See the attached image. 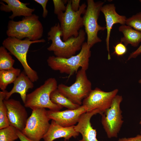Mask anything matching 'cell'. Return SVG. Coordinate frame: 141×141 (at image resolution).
I'll use <instances>...</instances> for the list:
<instances>
[{
  "instance_id": "1",
  "label": "cell",
  "mask_w": 141,
  "mask_h": 141,
  "mask_svg": "<svg viewBox=\"0 0 141 141\" xmlns=\"http://www.w3.org/2000/svg\"><path fill=\"white\" fill-rule=\"evenodd\" d=\"M86 33L84 30L80 29L77 37H72L65 41L61 38L62 33L59 23L51 27L48 33V41L52 43L47 48L49 51H53L55 56L68 58L75 55L80 50L84 42Z\"/></svg>"
},
{
  "instance_id": "2",
  "label": "cell",
  "mask_w": 141,
  "mask_h": 141,
  "mask_svg": "<svg viewBox=\"0 0 141 141\" xmlns=\"http://www.w3.org/2000/svg\"><path fill=\"white\" fill-rule=\"evenodd\" d=\"M90 49L86 42H84L77 55L68 58L50 56L47 60L48 65L52 70L66 74L70 77L77 73L80 67L86 71L88 69L91 55Z\"/></svg>"
},
{
  "instance_id": "3",
  "label": "cell",
  "mask_w": 141,
  "mask_h": 141,
  "mask_svg": "<svg viewBox=\"0 0 141 141\" xmlns=\"http://www.w3.org/2000/svg\"><path fill=\"white\" fill-rule=\"evenodd\" d=\"M43 33V25L39 16L35 14L23 17L18 21L13 20L8 22L6 34L8 37L22 40L26 38L31 41L40 39Z\"/></svg>"
},
{
  "instance_id": "4",
  "label": "cell",
  "mask_w": 141,
  "mask_h": 141,
  "mask_svg": "<svg viewBox=\"0 0 141 141\" xmlns=\"http://www.w3.org/2000/svg\"><path fill=\"white\" fill-rule=\"evenodd\" d=\"M58 86L55 78H49L43 85L27 95L24 105L32 110L47 108L52 111L60 110L63 108L53 103L50 98L51 93L57 89Z\"/></svg>"
},
{
  "instance_id": "5",
  "label": "cell",
  "mask_w": 141,
  "mask_h": 141,
  "mask_svg": "<svg viewBox=\"0 0 141 141\" xmlns=\"http://www.w3.org/2000/svg\"><path fill=\"white\" fill-rule=\"evenodd\" d=\"M45 42L44 39L33 41L28 38L22 40L14 37H8L3 41L2 44L3 46L20 62L26 75L34 82L38 80L39 77L37 72L30 66L27 62V53L32 44Z\"/></svg>"
},
{
  "instance_id": "6",
  "label": "cell",
  "mask_w": 141,
  "mask_h": 141,
  "mask_svg": "<svg viewBox=\"0 0 141 141\" xmlns=\"http://www.w3.org/2000/svg\"><path fill=\"white\" fill-rule=\"evenodd\" d=\"M87 3L86 9L83 18V26L87 37L86 42L91 48L95 44L102 41L98 36V32L106 29L105 26H101L98 22L101 8L104 2L87 0Z\"/></svg>"
},
{
  "instance_id": "7",
  "label": "cell",
  "mask_w": 141,
  "mask_h": 141,
  "mask_svg": "<svg viewBox=\"0 0 141 141\" xmlns=\"http://www.w3.org/2000/svg\"><path fill=\"white\" fill-rule=\"evenodd\" d=\"M71 0H68L65 11L57 15L62 33V39L65 41L70 38L78 36L80 28L83 26L81 15L85 13L87 5L82 4L79 10L73 11L71 8Z\"/></svg>"
},
{
  "instance_id": "8",
  "label": "cell",
  "mask_w": 141,
  "mask_h": 141,
  "mask_svg": "<svg viewBox=\"0 0 141 141\" xmlns=\"http://www.w3.org/2000/svg\"><path fill=\"white\" fill-rule=\"evenodd\" d=\"M75 82L70 86L61 84L57 89L74 103L81 105L84 99L92 90L91 82L88 79L86 70L81 68L76 73Z\"/></svg>"
},
{
  "instance_id": "9",
  "label": "cell",
  "mask_w": 141,
  "mask_h": 141,
  "mask_svg": "<svg viewBox=\"0 0 141 141\" xmlns=\"http://www.w3.org/2000/svg\"><path fill=\"white\" fill-rule=\"evenodd\" d=\"M50 120L45 108L33 109L28 119L24 129L21 132L33 140L40 141L49 127Z\"/></svg>"
},
{
  "instance_id": "10",
  "label": "cell",
  "mask_w": 141,
  "mask_h": 141,
  "mask_svg": "<svg viewBox=\"0 0 141 141\" xmlns=\"http://www.w3.org/2000/svg\"><path fill=\"white\" fill-rule=\"evenodd\" d=\"M122 100L121 96L117 95L110 107L101 115V123L108 138L117 137L123 123L120 107Z\"/></svg>"
},
{
  "instance_id": "11",
  "label": "cell",
  "mask_w": 141,
  "mask_h": 141,
  "mask_svg": "<svg viewBox=\"0 0 141 141\" xmlns=\"http://www.w3.org/2000/svg\"><path fill=\"white\" fill-rule=\"evenodd\" d=\"M118 91V89H116L110 91L105 92L96 87L92 90L84 99L82 105L86 107L87 112L98 109L102 114L110 107Z\"/></svg>"
},
{
  "instance_id": "12",
  "label": "cell",
  "mask_w": 141,
  "mask_h": 141,
  "mask_svg": "<svg viewBox=\"0 0 141 141\" xmlns=\"http://www.w3.org/2000/svg\"><path fill=\"white\" fill-rule=\"evenodd\" d=\"M7 109V117L9 125L22 132L28 118L25 106L19 101L13 99L4 100Z\"/></svg>"
},
{
  "instance_id": "13",
  "label": "cell",
  "mask_w": 141,
  "mask_h": 141,
  "mask_svg": "<svg viewBox=\"0 0 141 141\" xmlns=\"http://www.w3.org/2000/svg\"><path fill=\"white\" fill-rule=\"evenodd\" d=\"M87 112L86 107L83 105L75 109L63 111L47 110L49 118L60 125L68 127L74 126L79 121L82 115Z\"/></svg>"
},
{
  "instance_id": "14",
  "label": "cell",
  "mask_w": 141,
  "mask_h": 141,
  "mask_svg": "<svg viewBox=\"0 0 141 141\" xmlns=\"http://www.w3.org/2000/svg\"><path fill=\"white\" fill-rule=\"evenodd\" d=\"M98 114H102L98 109L84 113L77 125L74 126L75 131L81 134L82 136V139L79 141H100L97 139L96 130L93 128L90 122L92 117Z\"/></svg>"
},
{
  "instance_id": "15",
  "label": "cell",
  "mask_w": 141,
  "mask_h": 141,
  "mask_svg": "<svg viewBox=\"0 0 141 141\" xmlns=\"http://www.w3.org/2000/svg\"><path fill=\"white\" fill-rule=\"evenodd\" d=\"M101 11L104 14L106 22L107 35L106 42L107 50L108 52V59H111L109 53V41L110 32L114 25L119 23L125 25L127 19L124 15H120L116 11V7L113 4H109L103 5Z\"/></svg>"
},
{
  "instance_id": "16",
  "label": "cell",
  "mask_w": 141,
  "mask_h": 141,
  "mask_svg": "<svg viewBox=\"0 0 141 141\" xmlns=\"http://www.w3.org/2000/svg\"><path fill=\"white\" fill-rule=\"evenodd\" d=\"M74 126L64 127L51 120L49 127L43 139L44 141H53L61 138H63L64 140H69L72 137L76 138L79 133L75 131Z\"/></svg>"
},
{
  "instance_id": "17",
  "label": "cell",
  "mask_w": 141,
  "mask_h": 141,
  "mask_svg": "<svg viewBox=\"0 0 141 141\" xmlns=\"http://www.w3.org/2000/svg\"><path fill=\"white\" fill-rule=\"evenodd\" d=\"M0 10L7 12L12 11V14L9 17L11 20L16 16H30L33 14L34 9L28 7L29 3H23L18 0H2L0 2Z\"/></svg>"
},
{
  "instance_id": "18",
  "label": "cell",
  "mask_w": 141,
  "mask_h": 141,
  "mask_svg": "<svg viewBox=\"0 0 141 141\" xmlns=\"http://www.w3.org/2000/svg\"><path fill=\"white\" fill-rule=\"evenodd\" d=\"M13 86L9 91H7L5 99L7 100L15 93L20 94L24 103H25L28 90L34 87L33 82L26 75L25 72H21L20 75L13 83Z\"/></svg>"
},
{
  "instance_id": "19",
  "label": "cell",
  "mask_w": 141,
  "mask_h": 141,
  "mask_svg": "<svg viewBox=\"0 0 141 141\" xmlns=\"http://www.w3.org/2000/svg\"><path fill=\"white\" fill-rule=\"evenodd\" d=\"M118 29L124 35L121 38V42L123 43L126 46L130 44L134 47H136L141 42V32L125 25L120 26Z\"/></svg>"
},
{
  "instance_id": "20",
  "label": "cell",
  "mask_w": 141,
  "mask_h": 141,
  "mask_svg": "<svg viewBox=\"0 0 141 141\" xmlns=\"http://www.w3.org/2000/svg\"><path fill=\"white\" fill-rule=\"evenodd\" d=\"M18 68L0 70V88L2 91L6 90L8 85L13 83L21 73Z\"/></svg>"
},
{
  "instance_id": "21",
  "label": "cell",
  "mask_w": 141,
  "mask_h": 141,
  "mask_svg": "<svg viewBox=\"0 0 141 141\" xmlns=\"http://www.w3.org/2000/svg\"><path fill=\"white\" fill-rule=\"evenodd\" d=\"M50 98L53 103L63 108H67L68 109H75L80 106L72 102L57 89L51 93Z\"/></svg>"
},
{
  "instance_id": "22",
  "label": "cell",
  "mask_w": 141,
  "mask_h": 141,
  "mask_svg": "<svg viewBox=\"0 0 141 141\" xmlns=\"http://www.w3.org/2000/svg\"><path fill=\"white\" fill-rule=\"evenodd\" d=\"M15 62L10 53L3 46L0 47V70H8L14 68Z\"/></svg>"
},
{
  "instance_id": "23",
  "label": "cell",
  "mask_w": 141,
  "mask_h": 141,
  "mask_svg": "<svg viewBox=\"0 0 141 141\" xmlns=\"http://www.w3.org/2000/svg\"><path fill=\"white\" fill-rule=\"evenodd\" d=\"M8 91H0V129L9 126L7 117V109L4 102Z\"/></svg>"
},
{
  "instance_id": "24",
  "label": "cell",
  "mask_w": 141,
  "mask_h": 141,
  "mask_svg": "<svg viewBox=\"0 0 141 141\" xmlns=\"http://www.w3.org/2000/svg\"><path fill=\"white\" fill-rule=\"evenodd\" d=\"M17 129L9 125L0 129V141H14L19 138L17 133Z\"/></svg>"
},
{
  "instance_id": "25",
  "label": "cell",
  "mask_w": 141,
  "mask_h": 141,
  "mask_svg": "<svg viewBox=\"0 0 141 141\" xmlns=\"http://www.w3.org/2000/svg\"><path fill=\"white\" fill-rule=\"evenodd\" d=\"M125 24L141 32V12L127 19Z\"/></svg>"
},
{
  "instance_id": "26",
  "label": "cell",
  "mask_w": 141,
  "mask_h": 141,
  "mask_svg": "<svg viewBox=\"0 0 141 141\" xmlns=\"http://www.w3.org/2000/svg\"><path fill=\"white\" fill-rule=\"evenodd\" d=\"M54 6V13L57 15L60 13L64 12L67 8L65 4L67 3V0H53Z\"/></svg>"
},
{
  "instance_id": "27",
  "label": "cell",
  "mask_w": 141,
  "mask_h": 141,
  "mask_svg": "<svg viewBox=\"0 0 141 141\" xmlns=\"http://www.w3.org/2000/svg\"><path fill=\"white\" fill-rule=\"evenodd\" d=\"M114 53L118 56L125 54L127 51V48L124 44L120 42L117 44L114 47Z\"/></svg>"
},
{
  "instance_id": "28",
  "label": "cell",
  "mask_w": 141,
  "mask_h": 141,
  "mask_svg": "<svg viewBox=\"0 0 141 141\" xmlns=\"http://www.w3.org/2000/svg\"><path fill=\"white\" fill-rule=\"evenodd\" d=\"M34 1L42 6L43 9L42 17L44 18H46L48 15V13L46 7L49 1L48 0H34Z\"/></svg>"
},
{
  "instance_id": "29",
  "label": "cell",
  "mask_w": 141,
  "mask_h": 141,
  "mask_svg": "<svg viewBox=\"0 0 141 141\" xmlns=\"http://www.w3.org/2000/svg\"><path fill=\"white\" fill-rule=\"evenodd\" d=\"M80 0H71V8L72 10L74 11H78L80 8Z\"/></svg>"
},
{
  "instance_id": "30",
  "label": "cell",
  "mask_w": 141,
  "mask_h": 141,
  "mask_svg": "<svg viewBox=\"0 0 141 141\" xmlns=\"http://www.w3.org/2000/svg\"><path fill=\"white\" fill-rule=\"evenodd\" d=\"M141 54V44L135 51L132 52L129 56L127 61L132 58H135Z\"/></svg>"
},
{
  "instance_id": "31",
  "label": "cell",
  "mask_w": 141,
  "mask_h": 141,
  "mask_svg": "<svg viewBox=\"0 0 141 141\" xmlns=\"http://www.w3.org/2000/svg\"><path fill=\"white\" fill-rule=\"evenodd\" d=\"M118 141H141V135L138 134L133 137L120 138Z\"/></svg>"
},
{
  "instance_id": "32",
  "label": "cell",
  "mask_w": 141,
  "mask_h": 141,
  "mask_svg": "<svg viewBox=\"0 0 141 141\" xmlns=\"http://www.w3.org/2000/svg\"><path fill=\"white\" fill-rule=\"evenodd\" d=\"M17 133L20 141H34L28 138L20 131L17 130Z\"/></svg>"
},
{
  "instance_id": "33",
  "label": "cell",
  "mask_w": 141,
  "mask_h": 141,
  "mask_svg": "<svg viewBox=\"0 0 141 141\" xmlns=\"http://www.w3.org/2000/svg\"><path fill=\"white\" fill-rule=\"evenodd\" d=\"M139 83L140 84H141V78L139 81Z\"/></svg>"
},
{
  "instance_id": "34",
  "label": "cell",
  "mask_w": 141,
  "mask_h": 141,
  "mask_svg": "<svg viewBox=\"0 0 141 141\" xmlns=\"http://www.w3.org/2000/svg\"><path fill=\"white\" fill-rule=\"evenodd\" d=\"M139 124H141V117L140 118V122H139Z\"/></svg>"
},
{
  "instance_id": "35",
  "label": "cell",
  "mask_w": 141,
  "mask_h": 141,
  "mask_svg": "<svg viewBox=\"0 0 141 141\" xmlns=\"http://www.w3.org/2000/svg\"><path fill=\"white\" fill-rule=\"evenodd\" d=\"M64 141H72V140H64Z\"/></svg>"
},
{
  "instance_id": "36",
  "label": "cell",
  "mask_w": 141,
  "mask_h": 141,
  "mask_svg": "<svg viewBox=\"0 0 141 141\" xmlns=\"http://www.w3.org/2000/svg\"><path fill=\"white\" fill-rule=\"evenodd\" d=\"M139 1V2H140L141 3V0H140Z\"/></svg>"
},
{
  "instance_id": "37",
  "label": "cell",
  "mask_w": 141,
  "mask_h": 141,
  "mask_svg": "<svg viewBox=\"0 0 141 141\" xmlns=\"http://www.w3.org/2000/svg\"><path fill=\"white\" fill-rule=\"evenodd\" d=\"M140 135H141V130L140 132Z\"/></svg>"
}]
</instances>
